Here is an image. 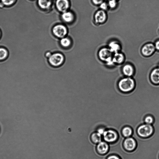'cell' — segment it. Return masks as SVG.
<instances>
[{"label": "cell", "mask_w": 159, "mask_h": 159, "mask_svg": "<svg viewBox=\"0 0 159 159\" xmlns=\"http://www.w3.org/2000/svg\"><path fill=\"white\" fill-rule=\"evenodd\" d=\"M153 128L152 125L147 124L139 126L137 129V133L141 137H146L152 134Z\"/></svg>", "instance_id": "3957f363"}, {"label": "cell", "mask_w": 159, "mask_h": 159, "mask_svg": "<svg viewBox=\"0 0 159 159\" xmlns=\"http://www.w3.org/2000/svg\"><path fill=\"white\" fill-rule=\"evenodd\" d=\"M109 146L107 143L104 141H101L98 143L97 150L98 152L101 154L106 153L108 151Z\"/></svg>", "instance_id": "8fae6325"}, {"label": "cell", "mask_w": 159, "mask_h": 159, "mask_svg": "<svg viewBox=\"0 0 159 159\" xmlns=\"http://www.w3.org/2000/svg\"><path fill=\"white\" fill-rule=\"evenodd\" d=\"M106 13L103 10H98L95 15V22L98 24L103 23L106 21Z\"/></svg>", "instance_id": "30bf717a"}, {"label": "cell", "mask_w": 159, "mask_h": 159, "mask_svg": "<svg viewBox=\"0 0 159 159\" xmlns=\"http://www.w3.org/2000/svg\"><path fill=\"white\" fill-rule=\"evenodd\" d=\"M61 17L63 20L66 22H70L72 21L74 18L72 13L66 11L63 13Z\"/></svg>", "instance_id": "2e32d148"}, {"label": "cell", "mask_w": 159, "mask_h": 159, "mask_svg": "<svg viewBox=\"0 0 159 159\" xmlns=\"http://www.w3.org/2000/svg\"><path fill=\"white\" fill-rule=\"evenodd\" d=\"M60 43L63 47H66L70 45L71 41L70 39L67 38H63L60 40Z\"/></svg>", "instance_id": "44dd1931"}, {"label": "cell", "mask_w": 159, "mask_h": 159, "mask_svg": "<svg viewBox=\"0 0 159 159\" xmlns=\"http://www.w3.org/2000/svg\"><path fill=\"white\" fill-rule=\"evenodd\" d=\"M122 71L124 74L128 77L132 76L134 73L133 67L130 64H126L123 67Z\"/></svg>", "instance_id": "4fadbf2b"}, {"label": "cell", "mask_w": 159, "mask_h": 159, "mask_svg": "<svg viewBox=\"0 0 159 159\" xmlns=\"http://www.w3.org/2000/svg\"><path fill=\"white\" fill-rule=\"evenodd\" d=\"M1 31L0 30V38L1 37Z\"/></svg>", "instance_id": "1f68e13d"}, {"label": "cell", "mask_w": 159, "mask_h": 159, "mask_svg": "<svg viewBox=\"0 0 159 159\" xmlns=\"http://www.w3.org/2000/svg\"><path fill=\"white\" fill-rule=\"evenodd\" d=\"M103 135L105 141L108 142H114L117 139L118 137L116 133L111 130L105 131Z\"/></svg>", "instance_id": "8992f818"}, {"label": "cell", "mask_w": 159, "mask_h": 159, "mask_svg": "<svg viewBox=\"0 0 159 159\" xmlns=\"http://www.w3.org/2000/svg\"></svg>", "instance_id": "836d02e7"}, {"label": "cell", "mask_w": 159, "mask_h": 159, "mask_svg": "<svg viewBox=\"0 0 159 159\" xmlns=\"http://www.w3.org/2000/svg\"><path fill=\"white\" fill-rule=\"evenodd\" d=\"M8 55V51L6 48L0 47V61L6 59L7 58Z\"/></svg>", "instance_id": "d6986e66"}, {"label": "cell", "mask_w": 159, "mask_h": 159, "mask_svg": "<svg viewBox=\"0 0 159 159\" xmlns=\"http://www.w3.org/2000/svg\"><path fill=\"white\" fill-rule=\"evenodd\" d=\"M112 53L119 52L120 49V46L119 43L116 41H112L109 44V48Z\"/></svg>", "instance_id": "9a60e30c"}, {"label": "cell", "mask_w": 159, "mask_h": 159, "mask_svg": "<svg viewBox=\"0 0 159 159\" xmlns=\"http://www.w3.org/2000/svg\"><path fill=\"white\" fill-rule=\"evenodd\" d=\"M135 140L131 137H128L124 141V145L125 149L128 151L134 150L136 147Z\"/></svg>", "instance_id": "9c48e42d"}, {"label": "cell", "mask_w": 159, "mask_h": 159, "mask_svg": "<svg viewBox=\"0 0 159 159\" xmlns=\"http://www.w3.org/2000/svg\"><path fill=\"white\" fill-rule=\"evenodd\" d=\"M5 5L3 4L1 2H0V8L2 9L4 8L5 7Z\"/></svg>", "instance_id": "f546056e"}, {"label": "cell", "mask_w": 159, "mask_h": 159, "mask_svg": "<svg viewBox=\"0 0 159 159\" xmlns=\"http://www.w3.org/2000/svg\"><path fill=\"white\" fill-rule=\"evenodd\" d=\"M101 135L97 132L93 133L90 136L91 140L94 143H98L102 141Z\"/></svg>", "instance_id": "ac0fdd59"}, {"label": "cell", "mask_w": 159, "mask_h": 159, "mask_svg": "<svg viewBox=\"0 0 159 159\" xmlns=\"http://www.w3.org/2000/svg\"><path fill=\"white\" fill-rule=\"evenodd\" d=\"M120 90L124 92H128L133 90L135 86L134 80L128 77L121 79L118 84Z\"/></svg>", "instance_id": "6da1fadb"}, {"label": "cell", "mask_w": 159, "mask_h": 159, "mask_svg": "<svg viewBox=\"0 0 159 159\" xmlns=\"http://www.w3.org/2000/svg\"><path fill=\"white\" fill-rule=\"evenodd\" d=\"M67 30L66 27L61 25L54 26L52 29V32L57 37L63 38L66 34Z\"/></svg>", "instance_id": "5b68a950"}, {"label": "cell", "mask_w": 159, "mask_h": 159, "mask_svg": "<svg viewBox=\"0 0 159 159\" xmlns=\"http://www.w3.org/2000/svg\"><path fill=\"white\" fill-rule=\"evenodd\" d=\"M107 159H120V158L117 156L111 155L108 157Z\"/></svg>", "instance_id": "83f0119b"}, {"label": "cell", "mask_w": 159, "mask_h": 159, "mask_svg": "<svg viewBox=\"0 0 159 159\" xmlns=\"http://www.w3.org/2000/svg\"><path fill=\"white\" fill-rule=\"evenodd\" d=\"M108 6L111 8H115L116 5V0H110L108 4Z\"/></svg>", "instance_id": "cb8c5ba5"}, {"label": "cell", "mask_w": 159, "mask_h": 159, "mask_svg": "<svg viewBox=\"0 0 159 159\" xmlns=\"http://www.w3.org/2000/svg\"><path fill=\"white\" fill-rule=\"evenodd\" d=\"M154 121L153 117L151 116H147L145 118L144 122L146 124L151 125Z\"/></svg>", "instance_id": "603a6c76"}, {"label": "cell", "mask_w": 159, "mask_h": 159, "mask_svg": "<svg viewBox=\"0 0 159 159\" xmlns=\"http://www.w3.org/2000/svg\"><path fill=\"white\" fill-rule=\"evenodd\" d=\"M112 52L109 48H103L101 49L98 52L100 59L105 61L108 66H111L114 63L112 61Z\"/></svg>", "instance_id": "7a4b0ae2"}, {"label": "cell", "mask_w": 159, "mask_h": 159, "mask_svg": "<svg viewBox=\"0 0 159 159\" xmlns=\"http://www.w3.org/2000/svg\"><path fill=\"white\" fill-rule=\"evenodd\" d=\"M16 0H1V2L5 6L10 7L13 5Z\"/></svg>", "instance_id": "7402d4cb"}, {"label": "cell", "mask_w": 159, "mask_h": 159, "mask_svg": "<svg viewBox=\"0 0 159 159\" xmlns=\"http://www.w3.org/2000/svg\"><path fill=\"white\" fill-rule=\"evenodd\" d=\"M38 4L42 9H48L51 4V0H38Z\"/></svg>", "instance_id": "e0dca14e"}, {"label": "cell", "mask_w": 159, "mask_h": 159, "mask_svg": "<svg viewBox=\"0 0 159 159\" xmlns=\"http://www.w3.org/2000/svg\"><path fill=\"white\" fill-rule=\"evenodd\" d=\"M93 3L96 5L100 4L103 2V0H92Z\"/></svg>", "instance_id": "484cf974"}, {"label": "cell", "mask_w": 159, "mask_h": 159, "mask_svg": "<svg viewBox=\"0 0 159 159\" xmlns=\"http://www.w3.org/2000/svg\"><path fill=\"white\" fill-rule=\"evenodd\" d=\"M64 60V57L61 53H54L49 57L48 61L51 65L57 67L61 65Z\"/></svg>", "instance_id": "277c9868"}, {"label": "cell", "mask_w": 159, "mask_h": 159, "mask_svg": "<svg viewBox=\"0 0 159 159\" xmlns=\"http://www.w3.org/2000/svg\"><path fill=\"white\" fill-rule=\"evenodd\" d=\"M122 133L124 136L129 137L132 134V131L131 128L128 127H125L122 129Z\"/></svg>", "instance_id": "ffe728a7"}, {"label": "cell", "mask_w": 159, "mask_h": 159, "mask_svg": "<svg viewBox=\"0 0 159 159\" xmlns=\"http://www.w3.org/2000/svg\"><path fill=\"white\" fill-rule=\"evenodd\" d=\"M105 131L104 129L100 128L98 129L97 132L101 135H103Z\"/></svg>", "instance_id": "4316f807"}, {"label": "cell", "mask_w": 159, "mask_h": 159, "mask_svg": "<svg viewBox=\"0 0 159 159\" xmlns=\"http://www.w3.org/2000/svg\"><path fill=\"white\" fill-rule=\"evenodd\" d=\"M51 53L49 52H48L46 53V55L47 57H49L51 56Z\"/></svg>", "instance_id": "4dcf8cb0"}, {"label": "cell", "mask_w": 159, "mask_h": 159, "mask_svg": "<svg viewBox=\"0 0 159 159\" xmlns=\"http://www.w3.org/2000/svg\"><path fill=\"white\" fill-rule=\"evenodd\" d=\"M152 82L155 84H159V68H156L153 70L150 75Z\"/></svg>", "instance_id": "7c38bea8"}, {"label": "cell", "mask_w": 159, "mask_h": 159, "mask_svg": "<svg viewBox=\"0 0 159 159\" xmlns=\"http://www.w3.org/2000/svg\"><path fill=\"white\" fill-rule=\"evenodd\" d=\"M155 45L152 43L145 44L142 48L141 52L143 55L148 57L151 55L155 50Z\"/></svg>", "instance_id": "52a82bcc"}, {"label": "cell", "mask_w": 159, "mask_h": 159, "mask_svg": "<svg viewBox=\"0 0 159 159\" xmlns=\"http://www.w3.org/2000/svg\"><path fill=\"white\" fill-rule=\"evenodd\" d=\"M112 56V61L114 63L120 64L124 61V57L123 55L119 52L114 53Z\"/></svg>", "instance_id": "5bb4252c"}, {"label": "cell", "mask_w": 159, "mask_h": 159, "mask_svg": "<svg viewBox=\"0 0 159 159\" xmlns=\"http://www.w3.org/2000/svg\"><path fill=\"white\" fill-rule=\"evenodd\" d=\"M108 4L105 2H102L100 4V7L103 10H106L108 8Z\"/></svg>", "instance_id": "d4e9b609"}, {"label": "cell", "mask_w": 159, "mask_h": 159, "mask_svg": "<svg viewBox=\"0 0 159 159\" xmlns=\"http://www.w3.org/2000/svg\"><path fill=\"white\" fill-rule=\"evenodd\" d=\"M56 6L59 11L63 13L67 11L69 5L67 0H57Z\"/></svg>", "instance_id": "ba28073f"}, {"label": "cell", "mask_w": 159, "mask_h": 159, "mask_svg": "<svg viewBox=\"0 0 159 159\" xmlns=\"http://www.w3.org/2000/svg\"><path fill=\"white\" fill-rule=\"evenodd\" d=\"M158 68H159V67H158Z\"/></svg>", "instance_id": "d6a6232c"}, {"label": "cell", "mask_w": 159, "mask_h": 159, "mask_svg": "<svg viewBox=\"0 0 159 159\" xmlns=\"http://www.w3.org/2000/svg\"><path fill=\"white\" fill-rule=\"evenodd\" d=\"M155 46L156 49L159 50V40L156 42Z\"/></svg>", "instance_id": "f1b7e54d"}]
</instances>
